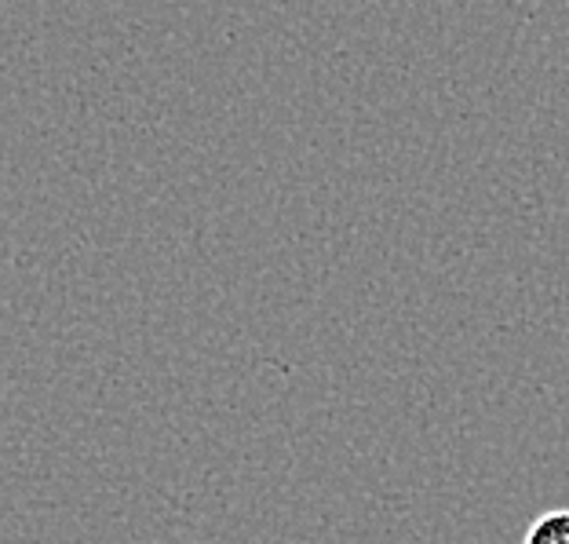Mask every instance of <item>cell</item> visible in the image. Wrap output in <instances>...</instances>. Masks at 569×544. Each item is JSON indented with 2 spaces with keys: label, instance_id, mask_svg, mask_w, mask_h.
Returning <instances> with one entry per match:
<instances>
[{
  "label": "cell",
  "instance_id": "cell-1",
  "mask_svg": "<svg viewBox=\"0 0 569 544\" xmlns=\"http://www.w3.org/2000/svg\"><path fill=\"white\" fill-rule=\"evenodd\" d=\"M522 544H569V508L537 515L533 526L526 530Z\"/></svg>",
  "mask_w": 569,
  "mask_h": 544
}]
</instances>
